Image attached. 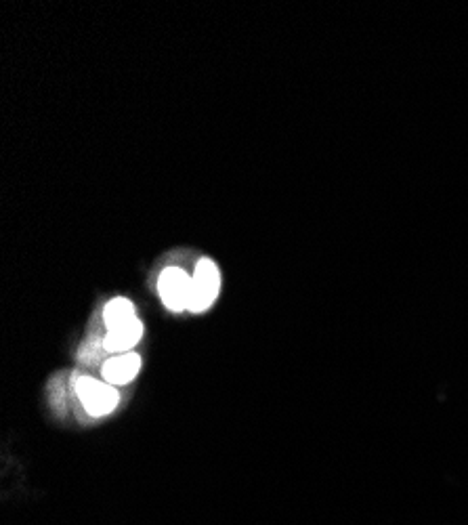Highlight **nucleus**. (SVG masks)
Segmentation results:
<instances>
[{
	"instance_id": "6",
	"label": "nucleus",
	"mask_w": 468,
	"mask_h": 525,
	"mask_svg": "<svg viewBox=\"0 0 468 525\" xmlns=\"http://www.w3.org/2000/svg\"><path fill=\"white\" fill-rule=\"evenodd\" d=\"M103 320L108 324V328H116L124 322L135 320V305L129 299H114L108 303L103 311Z\"/></svg>"
},
{
	"instance_id": "5",
	"label": "nucleus",
	"mask_w": 468,
	"mask_h": 525,
	"mask_svg": "<svg viewBox=\"0 0 468 525\" xmlns=\"http://www.w3.org/2000/svg\"><path fill=\"white\" fill-rule=\"evenodd\" d=\"M143 334V324L135 318V320H129L124 322L116 328H110L108 336H105V349L110 351H116V353H122V351H129L131 347H135L141 339Z\"/></svg>"
},
{
	"instance_id": "3",
	"label": "nucleus",
	"mask_w": 468,
	"mask_h": 525,
	"mask_svg": "<svg viewBox=\"0 0 468 525\" xmlns=\"http://www.w3.org/2000/svg\"><path fill=\"white\" fill-rule=\"evenodd\" d=\"M160 297L168 309L183 311L189 307L191 297V278L179 267H168L162 271L160 282Z\"/></svg>"
},
{
	"instance_id": "4",
	"label": "nucleus",
	"mask_w": 468,
	"mask_h": 525,
	"mask_svg": "<svg viewBox=\"0 0 468 525\" xmlns=\"http://www.w3.org/2000/svg\"><path fill=\"white\" fill-rule=\"evenodd\" d=\"M139 368H141V357L137 353H124L103 366V378L110 385H126L137 376Z\"/></svg>"
},
{
	"instance_id": "1",
	"label": "nucleus",
	"mask_w": 468,
	"mask_h": 525,
	"mask_svg": "<svg viewBox=\"0 0 468 525\" xmlns=\"http://www.w3.org/2000/svg\"><path fill=\"white\" fill-rule=\"evenodd\" d=\"M221 288L219 267L210 259H202L196 267V276L191 278V297H189V311H206L215 303Z\"/></svg>"
},
{
	"instance_id": "2",
	"label": "nucleus",
	"mask_w": 468,
	"mask_h": 525,
	"mask_svg": "<svg viewBox=\"0 0 468 525\" xmlns=\"http://www.w3.org/2000/svg\"><path fill=\"white\" fill-rule=\"evenodd\" d=\"M78 395L82 399L84 408H87L89 414H93V416L110 414L120 402V395L114 389V385L99 383L91 376H82L80 378V381H78Z\"/></svg>"
}]
</instances>
